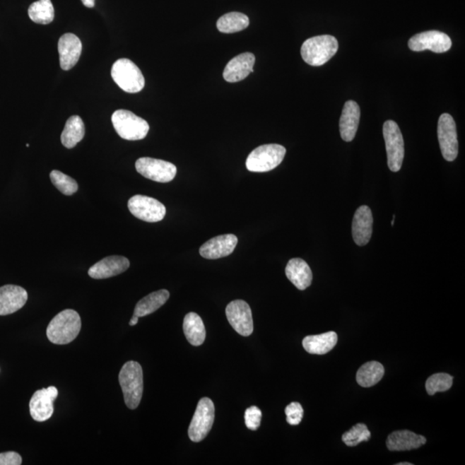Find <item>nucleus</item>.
<instances>
[{"label":"nucleus","instance_id":"nucleus-10","mask_svg":"<svg viewBox=\"0 0 465 465\" xmlns=\"http://www.w3.org/2000/svg\"><path fill=\"white\" fill-rule=\"evenodd\" d=\"M136 171L144 178L159 183L171 182L175 178L177 167L168 161L153 159V158H140L136 163Z\"/></svg>","mask_w":465,"mask_h":465},{"label":"nucleus","instance_id":"nucleus-9","mask_svg":"<svg viewBox=\"0 0 465 465\" xmlns=\"http://www.w3.org/2000/svg\"><path fill=\"white\" fill-rule=\"evenodd\" d=\"M128 207L136 218L144 222H160L165 218V207L163 204L151 196L136 195L129 200Z\"/></svg>","mask_w":465,"mask_h":465},{"label":"nucleus","instance_id":"nucleus-24","mask_svg":"<svg viewBox=\"0 0 465 465\" xmlns=\"http://www.w3.org/2000/svg\"><path fill=\"white\" fill-rule=\"evenodd\" d=\"M338 336L336 332H330L318 334V336H310L303 339V348L310 354L323 355L328 353L336 346Z\"/></svg>","mask_w":465,"mask_h":465},{"label":"nucleus","instance_id":"nucleus-15","mask_svg":"<svg viewBox=\"0 0 465 465\" xmlns=\"http://www.w3.org/2000/svg\"><path fill=\"white\" fill-rule=\"evenodd\" d=\"M238 239L235 235L216 236L208 240L200 247L199 254L207 259H218L230 255L237 245Z\"/></svg>","mask_w":465,"mask_h":465},{"label":"nucleus","instance_id":"nucleus-13","mask_svg":"<svg viewBox=\"0 0 465 465\" xmlns=\"http://www.w3.org/2000/svg\"><path fill=\"white\" fill-rule=\"evenodd\" d=\"M228 322L242 336H249L254 331L253 314L250 306L245 301L235 300L226 308Z\"/></svg>","mask_w":465,"mask_h":465},{"label":"nucleus","instance_id":"nucleus-17","mask_svg":"<svg viewBox=\"0 0 465 465\" xmlns=\"http://www.w3.org/2000/svg\"><path fill=\"white\" fill-rule=\"evenodd\" d=\"M61 68L69 71L77 64L81 55L82 43L77 35L72 33L63 35L58 42Z\"/></svg>","mask_w":465,"mask_h":465},{"label":"nucleus","instance_id":"nucleus-37","mask_svg":"<svg viewBox=\"0 0 465 465\" xmlns=\"http://www.w3.org/2000/svg\"><path fill=\"white\" fill-rule=\"evenodd\" d=\"M86 7L93 8L95 6V0H81Z\"/></svg>","mask_w":465,"mask_h":465},{"label":"nucleus","instance_id":"nucleus-39","mask_svg":"<svg viewBox=\"0 0 465 465\" xmlns=\"http://www.w3.org/2000/svg\"><path fill=\"white\" fill-rule=\"evenodd\" d=\"M396 465H413V464L405 462V463H399V464H397Z\"/></svg>","mask_w":465,"mask_h":465},{"label":"nucleus","instance_id":"nucleus-1","mask_svg":"<svg viewBox=\"0 0 465 465\" xmlns=\"http://www.w3.org/2000/svg\"><path fill=\"white\" fill-rule=\"evenodd\" d=\"M81 329V319L76 310H65L52 319L47 337L55 345H66L76 340Z\"/></svg>","mask_w":465,"mask_h":465},{"label":"nucleus","instance_id":"nucleus-3","mask_svg":"<svg viewBox=\"0 0 465 465\" xmlns=\"http://www.w3.org/2000/svg\"><path fill=\"white\" fill-rule=\"evenodd\" d=\"M339 43L333 35H318L302 43L301 54L307 64L320 66L330 61L337 53Z\"/></svg>","mask_w":465,"mask_h":465},{"label":"nucleus","instance_id":"nucleus-30","mask_svg":"<svg viewBox=\"0 0 465 465\" xmlns=\"http://www.w3.org/2000/svg\"><path fill=\"white\" fill-rule=\"evenodd\" d=\"M28 13L34 23L49 25L54 18L53 4L51 0H39L30 6Z\"/></svg>","mask_w":465,"mask_h":465},{"label":"nucleus","instance_id":"nucleus-26","mask_svg":"<svg viewBox=\"0 0 465 465\" xmlns=\"http://www.w3.org/2000/svg\"><path fill=\"white\" fill-rule=\"evenodd\" d=\"M169 298L170 293L167 290H160L149 294L137 302L134 314L138 317H144L155 312L167 302Z\"/></svg>","mask_w":465,"mask_h":465},{"label":"nucleus","instance_id":"nucleus-35","mask_svg":"<svg viewBox=\"0 0 465 465\" xmlns=\"http://www.w3.org/2000/svg\"><path fill=\"white\" fill-rule=\"evenodd\" d=\"M287 423L291 425L300 424L303 417V408L299 403H291L286 408Z\"/></svg>","mask_w":465,"mask_h":465},{"label":"nucleus","instance_id":"nucleus-36","mask_svg":"<svg viewBox=\"0 0 465 465\" xmlns=\"http://www.w3.org/2000/svg\"><path fill=\"white\" fill-rule=\"evenodd\" d=\"M21 456L15 452L0 453V465H20Z\"/></svg>","mask_w":465,"mask_h":465},{"label":"nucleus","instance_id":"nucleus-32","mask_svg":"<svg viewBox=\"0 0 465 465\" xmlns=\"http://www.w3.org/2000/svg\"><path fill=\"white\" fill-rule=\"evenodd\" d=\"M453 377L447 373H436L425 382V389L428 395H435L437 392H447L452 385Z\"/></svg>","mask_w":465,"mask_h":465},{"label":"nucleus","instance_id":"nucleus-6","mask_svg":"<svg viewBox=\"0 0 465 465\" xmlns=\"http://www.w3.org/2000/svg\"><path fill=\"white\" fill-rule=\"evenodd\" d=\"M112 77L122 90L128 93L141 92L145 86V78L139 68L129 59H119L114 63Z\"/></svg>","mask_w":465,"mask_h":465},{"label":"nucleus","instance_id":"nucleus-4","mask_svg":"<svg viewBox=\"0 0 465 465\" xmlns=\"http://www.w3.org/2000/svg\"><path fill=\"white\" fill-rule=\"evenodd\" d=\"M286 149L278 144L260 146L248 155L246 167L248 171L266 172L273 170L281 164L285 158Z\"/></svg>","mask_w":465,"mask_h":465},{"label":"nucleus","instance_id":"nucleus-23","mask_svg":"<svg viewBox=\"0 0 465 465\" xmlns=\"http://www.w3.org/2000/svg\"><path fill=\"white\" fill-rule=\"evenodd\" d=\"M286 274L288 279L300 290H306L312 283V271L302 259H290L287 264Z\"/></svg>","mask_w":465,"mask_h":465},{"label":"nucleus","instance_id":"nucleus-18","mask_svg":"<svg viewBox=\"0 0 465 465\" xmlns=\"http://www.w3.org/2000/svg\"><path fill=\"white\" fill-rule=\"evenodd\" d=\"M28 300L27 291L18 286L0 287V315H8L21 310Z\"/></svg>","mask_w":465,"mask_h":465},{"label":"nucleus","instance_id":"nucleus-27","mask_svg":"<svg viewBox=\"0 0 465 465\" xmlns=\"http://www.w3.org/2000/svg\"><path fill=\"white\" fill-rule=\"evenodd\" d=\"M86 129L81 117L73 116L66 121L61 140L66 148H73L85 136Z\"/></svg>","mask_w":465,"mask_h":465},{"label":"nucleus","instance_id":"nucleus-34","mask_svg":"<svg viewBox=\"0 0 465 465\" xmlns=\"http://www.w3.org/2000/svg\"><path fill=\"white\" fill-rule=\"evenodd\" d=\"M262 413L256 406L248 408L245 412V424L252 431L257 430L261 423Z\"/></svg>","mask_w":465,"mask_h":465},{"label":"nucleus","instance_id":"nucleus-5","mask_svg":"<svg viewBox=\"0 0 465 465\" xmlns=\"http://www.w3.org/2000/svg\"><path fill=\"white\" fill-rule=\"evenodd\" d=\"M112 124L118 136L128 141L143 140L149 131L147 121L129 110H118L112 117Z\"/></svg>","mask_w":465,"mask_h":465},{"label":"nucleus","instance_id":"nucleus-8","mask_svg":"<svg viewBox=\"0 0 465 465\" xmlns=\"http://www.w3.org/2000/svg\"><path fill=\"white\" fill-rule=\"evenodd\" d=\"M386 151H387L388 165L390 171L396 172L401 170L404 159V140L396 122L386 121L383 129Z\"/></svg>","mask_w":465,"mask_h":465},{"label":"nucleus","instance_id":"nucleus-28","mask_svg":"<svg viewBox=\"0 0 465 465\" xmlns=\"http://www.w3.org/2000/svg\"><path fill=\"white\" fill-rule=\"evenodd\" d=\"M384 375V365L379 362L370 361L358 369L356 376L357 383L361 387L369 388L379 383Z\"/></svg>","mask_w":465,"mask_h":465},{"label":"nucleus","instance_id":"nucleus-16","mask_svg":"<svg viewBox=\"0 0 465 465\" xmlns=\"http://www.w3.org/2000/svg\"><path fill=\"white\" fill-rule=\"evenodd\" d=\"M129 266V260L124 256H109L90 267L88 275L94 279L115 277L127 271Z\"/></svg>","mask_w":465,"mask_h":465},{"label":"nucleus","instance_id":"nucleus-19","mask_svg":"<svg viewBox=\"0 0 465 465\" xmlns=\"http://www.w3.org/2000/svg\"><path fill=\"white\" fill-rule=\"evenodd\" d=\"M255 57L252 53L237 55L228 63L223 71V78L228 82L235 83L245 80L254 72Z\"/></svg>","mask_w":465,"mask_h":465},{"label":"nucleus","instance_id":"nucleus-2","mask_svg":"<svg viewBox=\"0 0 465 465\" xmlns=\"http://www.w3.org/2000/svg\"><path fill=\"white\" fill-rule=\"evenodd\" d=\"M119 384L126 406L129 409L137 408L143 393V372L139 363L129 361L124 364L120 370Z\"/></svg>","mask_w":465,"mask_h":465},{"label":"nucleus","instance_id":"nucleus-25","mask_svg":"<svg viewBox=\"0 0 465 465\" xmlns=\"http://www.w3.org/2000/svg\"><path fill=\"white\" fill-rule=\"evenodd\" d=\"M183 329L185 337L192 346H199L206 341V326L198 314L191 312L185 315Z\"/></svg>","mask_w":465,"mask_h":465},{"label":"nucleus","instance_id":"nucleus-14","mask_svg":"<svg viewBox=\"0 0 465 465\" xmlns=\"http://www.w3.org/2000/svg\"><path fill=\"white\" fill-rule=\"evenodd\" d=\"M57 396L58 389L54 386L35 392L30 401L31 417L39 423L50 419L54 413L53 404Z\"/></svg>","mask_w":465,"mask_h":465},{"label":"nucleus","instance_id":"nucleus-40","mask_svg":"<svg viewBox=\"0 0 465 465\" xmlns=\"http://www.w3.org/2000/svg\"><path fill=\"white\" fill-rule=\"evenodd\" d=\"M394 224H395V216H393V220H392V225L393 226Z\"/></svg>","mask_w":465,"mask_h":465},{"label":"nucleus","instance_id":"nucleus-21","mask_svg":"<svg viewBox=\"0 0 465 465\" xmlns=\"http://www.w3.org/2000/svg\"><path fill=\"white\" fill-rule=\"evenodd\" d=\"M360 119V108L355 101L346 102L340 119V132L343 140L352 141L356 136Z\"/></svg>","mask_w":465,"mask_h":465},{"label":"nucleus","instance_id":"nucleus-33","mask_svg":"<svg viewBox=\"0 0 465 465\" xmlns=\"http://www.w3.org/2000/svg\"><path fill=\"white\" fill-rule=\"evenodd\" d=\"M370 432L366 425L358 423L342 435V440L348 447H356L361 442H365L370 438Z\"/></svg>","mask_w":465,"mask_h":465},{"label":"nucleus","instance_id":"nucleus-20","mask_svg":"<svg viewBox=\"0 0 465 465\" xmlns=\"http://www.w3.org/2000/svg\"><path fill=\"white\" fill-rule=\"evenodd\" d=\"M372 212L368 206L358 208L353 220V237L358 246H365L372 235Z\"/></svg>","mask_w":465,"mask_h":465},{"label":"nucleus","instance_id":"nucleus-38","mask_svg":"<svg viewBox=\"0 0 465 465\" xmlns=\"http://www.w3.org/2000/svg\"><path fill=\"white\" fill-rule=\"evenodd\" d=\"M138 320H139V317H137V315L134 314L131 320L129 322V325L130 326H135L137 324Z\"/></svg>","mask_w":465,"mask_h":465},{"label":"nucleus","instance_id":"nucleus-11","mask_svg":"<svg viewBox=\"0 0 465 465\" xmlns=\"http://www.w3.org/2000/svg\"><path fill=\"white\" fill-rule=\"evenodd\" d=\"M438 138L445 160H455L459 155V141L455 121L450 114L444 113L440 117Z\"/></svg>","mask_w":465,"mask_h":465},{"label":"nucleus","instance_id":"nucleus-31","mask_svg":"<svg viewBox=\"0 0 465 465\" xmlns=\"http://www.w3.org/2000/svg\"><path fill=\"white\" fill-rule=\"evenodd\" d=\"M50 180L54 187L66 196L73 195L78 191V185L76 181L60 171L51 172Z\"/></svg>","mask_w":465,"mask_h":465},{"label":"nucleus","instance_id":"nucleus-22","mask_svg":"<svg viewBox=\"0 0 465 465\" xmlns=\"http://www.w3.org/2000/svg\"><path fill=\"white\" fill-rule=\"evenodd\" d=\"M427 443V439L423 435L408 431H396L390 435L386 440V445L389 451L403 452L418 449Z\"/></svg>","mask_w":465,"mask_h":465},{"label":"nucleus","instance_id":"nucleus-29","mask_svg":"<svg viewBox=\"0 0 465 465\" xmlns=\"http://www.w3.org/2000/svg\"><path fill=\"white\" fill-rule=\"evenodd\" d=\"M249 25V18L240 13H230L218 19L216 26L220 33L231 34L247 29Z\"/></svg>","mask_w":465,"mask_h":465},{"label":"nucleus","instance_id":"nucleus-7","mask_svg":"<svg viewBox=\"0 0 465 465\" xmlns=\"http://www.w3.org/2000/svg\"><path fill=\"white\" fill-rule=\"evenodd\" d=\"M215 420V406L210 398L204 397L199 401L190 427L188 429L189 438L193 442H201L206 439L211 430Z\"/></svg>","mask_w":465,"mask_h":465},{"label":"nucleus","instance_id":"nucleus-12","mask_svg":"<svg viewBox=\"0 0 465 465\" xmlns=\"http://www.w3.org/2000/svg\"><path fill=\"white\" fill-rule=\"evenodd\" d=\"M451 38L445 33L438 30H429L416 34L408 41V47L415 52H421L425 49L435 53H445L452 48Z\"/></svg>","mask_w":465,"mask_h":465}]
</instances>
